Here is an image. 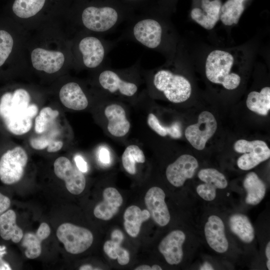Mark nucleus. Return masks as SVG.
Instances as JSON below:
<instances>
[{"label": "nucleus", "mask_w": 270, "mask_h": 270, "mask_svg": "<svg viewBox=\"0 0 270 270\" xmlns=\"http://www.w3.org/2000/svg\"><path fill=\"white\" fill-rule=\"evenodd\" d=\"M186 240L184 233L180 230L170 232L160 242L158 250L170 264H178L184 256L182 246Z\"/></svg>", "instance_id": "dca6fc26"}, {"label": "nucleus", "mask_w": 270, "mask_h": 270, "mask_svg": "<svg viewBox=\"0 0 270 270\" xmlns=\"http://www.w3.org/2000/svg\"><path fill=\"white\" fill-rule=\"evenodd\" d=\"M31 60L32 66L36 70L48 74H53L62 68L65 58L60 52L36 48L32 52Z\"/></svg>", "instance_id": "a211bd4d"}, {"label": "nucleus", "mask_w": 270, "mask_h": 270, "mask_svg": "<svg viewBox=\"0 0 270 270\" xmlns=\"http://www.w3.org/2000/svg\"><path fill=\"white\" fill-rule=\"evenodd\" d=\"M119 40H130L154 50H165L170 48V39L166 26L152 16H144L130 20Z\"/></svg>", "instance_id": "7ed1b4c3"}, {"label": "nucleus", "mask_w": 270, "mask_h": 270, "mask_svg": "<svg viewBox=\"0 0 270 270\" xmlns=\"http://www.w3.org/2000/svg\"><path fill=\"white\" fill-rule=\"evenodd\" d=\"M124 71L121 73L107 68L102 70L98 76L100 86L110 94H119L128 97L134 96L138 90V86L136 82L124 78Z\"/></svg>", "instance_id": "ddd939ff"}, {"label": "nucleus", "mask_w": 270, "mask_h": 270, "mask_svg": "<svg viewBox=\"0 0 270 270\" xmlns=\"http://www.w3.org/2000/svg\"><path fill=\"white\" fill-rule=\"evenodd\" d=\"M13 44L14 40L11 35L5 30H0V66L8 57Z\"/></svg>", "instance_id": "f704fd0d"}, {"label": "nucleus", "mask_w": 270, "mask_h": 270, "mask_svg": "<svg viewBox=\"0 0 270 270\" xmlns=\"http://www.w3.org/2000/svg\"><path fill=\"white\" fill-rule=\"evenodd\" d=\"M103 200L94 208V216L100 220H108L118 212L123 199L119 192L115 188H106L102 193Z\"/></svg>", "instance_id": "aec40b11"}, {"label": "nucleus", "mask_w": 270, "mask_h": 270, "mask_svg": "<svg viewBox=\"0 0 270 270\" xmlns=\"http://www.w3.org/2000/svg\"><path fill=\"white\" fill-rule=\"evenodd\" d=\"M56 236L65 250L72 254L82 253L92 244L94 237L92 232L83 227L71 223H64L56 230Z\"/></svg>", "instance_id": "1a4fd4ad"}, {"label": "nucleus", "mask_w": 270, "mask_h": 270, "mask_svg": "<svg viewBox=\"0 0 270 270\" xmlns=\"http://www.w3.org/2000/svg\"><path fill=\"white\" fill-rule=\"evenodd\" d=\"M165 197L164 191L158 186L150 188L144 196V202L154 222L160 226L167 225L170 220Z\"/></svg>", "instance_id": "2eb2a0df"}, {"label": "nucleus", "mask_w": 270, "mask_h": 270, "mask_svg": "<svg viewBox=\"0 0 270 270\" xmlns=\"http://www.w3.org/2000/svg\"><path fill=\"white\" fill-rule=\"evenodd\" d=\"M266 266L268 270H270V260H268L266 262Z\"/></svg>", "instance_id": "49530a36"}, {"label": "nucleus", "mask_w": 270, "mask_h": 270, "mask_svg": "<svg viewBox=\"0 0 270 270\" xmlns=\"http://www.w3.org/2000/svg\"><path fill=\"white\" fill-rule=\"evenodd\" d=\"M28 143L36 150H46L49 153L60 150L64 146V129L62 115L51 106H42L34 118L29 134Z\"/></svg>", "instance_id": "f03ea898"}, {"label": "nucleus", "mask_w": 270, "mask_h": 270, "mask_svg": "<svg viewBox=\"0 0 270 270\" xmlns=\"http://www.w3.org/2000/svg\"><path fill=\"white\" fill-rule=\"evenodd\" d=\"M266 255L268 260H270V242H268L266 248Z\"/></svg>", "instance_id": "37998d69"}, {"label": "nucleus", "mask_w": 270, "mask_h": 270, "mask_svg": "<svg viewBox=\"0 0 270 270\" xmlns=\"http://www.w3.org/2000/svg\"><path fill=\"white\" fill-rule=\"evenodd\" d=\"M93 269L92 267L89 264H84L79 268V270H90Z\"/></svg>", "instance_id": "c03bdc74"}, {"label": "nucleus", "mask_w": 270, "mask_h": 270, "mask_svg": "<svg viewBox=\"0 0 270 270\" xmlns=\"http://www.w3.org/2000/svg\"><path fill=\"white\" fill-rule=\"evenodd\" d=\"M200 270H213V268L212 264L208 262H205L200 266Z\"/></svg>", "instance_id": "a19ab883"}, {"label": "nucleus", "mask_w": 270, "mask_h": 270, "mask_svg": "<svg viewBox=\"0 0 270 270\" xmlns=\"http://www.w3.org/2000/svg\"><path fill=\"white\" fill-rule=\"evenodd\" d=\"M150 217V214L147 210H141L134 205L128 206L124 214V225L126 232L132 238L136 237L140 233L142 223Z\"/></svg>", "instance_id": "b1692460"}, {"label": "nucleus", "mask_w": 270, "mask_h": 270, "mask_svg": "<svg viewBox=\"0 0 270 270\" xmlns=\"http://www.w3.org/2000/svg\"><path fill=\"white\" fill-rule=\"evenodd\" d=\"M56 176L63 180L68 190L74 195L81 194L85 188L86 180L82 172L66 157L58 158L54 163Z\"/></svg>", "instance_id": "f8f14e48"}, {"label": "nucleus", "mask_w": 270, "mask_h": 270, "mask_svg": "<svg viewBox=\"0 0 270 270\" xmlns=\"http://www.w3.org/2000/svg\"><path fill=\"white\" fill-rule=\"evenodd\" d=\"M16 214L12 210L5 212L0 216V236L6 240L19 242L24 234L22 229L16 223Z\"/></svg>", "instance_id": "a878e982"}, {"label": "nucleus", "mask_w": 270, "mask_h": 270, "mask_svg": "<svg viewBox=\"0 0 270 270\" xmlns=\"http://www.w3.org/2000/svg\"><path fill=\"white\" fill-rule=\"evenodd\" d=\"M135 270H152L151 266L147 264L140 265L134 268Z\"/></svg>", "instance_id": "79ce46f5"}, {"label": "nucleus", "mask_w": 270, "mask_h": 270, "mask_svg": "<svg viewBox=\"0 0 270 270\" xmlns=\"http://www.w3.org/2000/svg\"><path fill=\"white\" fill-rule=\"evenodd\" d=\"M50 234V228L46 222L42 223L36 233L27 232L22 239V245L26 248V256L30 259L38 257L42 252V242Z\"/></svg>", "instance_id": "5701e85b"}, {"label": "nucleus", "mask_w": 270, "mask_h": 270, "mask_svg": "<svg viewBox=\"0 0 270 270\" xmlns=\"http://www.w3.org/2000/svg\"><path fill=\"white\" fill-rule=\"evenodd\" d=\"M100 161L105 164L110 163V158L109 150L105 147L102 146L100 150L98 153Z\"/></svg>", "instance_id": "e433bc0d"}, {"label": "nucleus", "mask_w": 270, "mask_h": 270, "mask_svg": "<svg viewBox=\"0 0 270 270\" xmlns=\"http://www.w3.org/2000/svg\"><path fill=\"white\" fill-rule=\"evenodd\" d=\"M124 239V235L122 232L118 230H114L111 234V240L120 244H121Z\"/></svg>", "instance_id": "ea45409f"}, {"label": "nucleus", "mask_w": 270, "mask_h": 270, "mask_svg": "<svg viewBox=\"0 0 270 270\" xmlns=\"http://www.w3.org/2000/svg\"><path fill=\"white\" fill-rule=\"evenodd\" d=\"M246 0H228L222 5L220 20L226 26L236 24L244 10Z\"/></svg>", "instance_id": "c85d7f7f"}, {"label": "nucleus", "mask_w": 270, "mask_h": 270, "mask_svg": "<svg viewBox=\"0 0 270 270\" xmlns=\"http://www.w3.org/2000/svg\"><path fill=\"white\" fill-rule=\"evenodd\" d=\"M216 128L217 122L214 115L208 111H203L198 116V122L188 126L184 134L194 148L201 150Z\"/></svg>", "instance_id": "9b49d317"}, {"label": "nucleus", "mask_w": 270, "mask_h": 270, "mask_svg": "<svg viewBox=\"0 0 270 270\" xmlns=\"http://www.w3.org/2000/svg\"><path fill=\"white\" fill-rule=\"evenodd\" d=\"M240 58L232 50H215L210 52L205 62L207 78L226 90L236 88L240 83L241 77L234 70L242 62Z\"/></svg>", "instance_id": "20e7f679"}, {"label": "nucleus", "mask_w": 270, "mask_h": 270, "mask_svg": "<svg viewBox=\"0 0 270 270\" xmlns=\"http://www.w3.org/2000/svg\"><path fill=\"white\" fill-rule=\"evenodd\" d=\"M147 124L152 130L162 136H169L172 138L176 139L182 136L181 124L178 122L166 126L160 123L154 114L150 113L148 116Z\"/></svg>", "instance_id": "c756f323"}, {"label": "nucleus", "mask_w": 270, "mask_h": 270, "mask_svg": "<svg viewBox=\"0 0 270 270\" xmlns=\"http://www.w3.org/2000/svg\"><path fill=\"white\" fill-rule=\"evenodd\" d=\"M46 0H15L12 6L14 12L21 18L36 15L42 8Z\"/></svg>", "instance_id": "2f4dec72"}, {"label": "nucleus", "mask_w": 270, "mask_h": 270, "mask_svg": "<svg viewBox=\"0 0 270 270\" xmlns=\"http://www.w3.org/2000/svg\"><path fill=\"white\" fill-rule=\"evenodd\" d=\"M104 250L106 254L111 259L118 260L120 265L127 264L130 260V254L125 248L120 246V244L112 240H108L104 245Z\"/></svg>", "instance_id": "72a5a7b5"}, {"label": "nucleus", "mask_w": 270, "mask_h": 270, "mask_svg": "<svg viewBox=\"0 0 270 270\" xmlns=\"http://www.w3.org/2000/svg\"><path fill=\"white\" fill-rule=\"evenodd\" d=\"M130 0V1H136V0Z\"/></svg>", "instance_id": "de8ad7c7"}, {"label": "nucleus", "mask_w": 270, "mask_h": 270, "mask_svg": "<svg viewBox=\"0 0 270 270\" xmlns=\"http://www.w3.org/2000/svg\"><path fill=\"white\" fill-rule=\"evenodd\" d=\"M196 190L199 196L204 200L212 201L216 198V189L206 183L198 186Z\"/></svg>", "instance_id": "c9c22d12"}, {"label": "nucleus", "mask_w": 270, "mask_h": 270, "mask_svg": "<svg viewBox=\"0 0 270 270\" xmlns=\"http://www.w3.org/2000/svg\"><path fill=\"white\" fill-rule=\"evenodd\" d=\"M200 180L216 189H224L228 186V181L224 174L217 170L206 168L200 170L198 173Z\"/></svg>", "instance_id": "473e14b6"}, {"label": "nucleus", "mask_w": 270, "mask_h": 270, "mask_svg": "<svg viewBox=\"0 0 270 270\" xmlns=\"http://www.w3.org/2000/svg\"><path fill=\"white\" fill-rule=\"evenodd\" d=\"M74 160L78 168L82 172H86L88 170L87 163L80 155H76Z\"/></svg>", "instance_id": "58836bf2"}, {"label": "nucleus", "mask_w": 270, "mask_h": 270, "mask_svg": "<svg viewBox=\"0 0 270 270\" xmlns=\"http://www.w3.org/2000/svg\"><path fill=\"white\" fill-rule=\"evenodd\" d=\"M10 205V198L0 192V216L8 210Z\"/></svg>", "instance_id": "4c0bfd02"}, {"label": "nucleus", "mask_w": 270, "mask_h": 270, "mask_svg": "<svg viewBox=\"0 0 270 270\" xmlns=\"http://www.w3.org/2000/svg\"><path fill=\"white\" fill-rule=\"evenodd\" d=\"M42 107L32 101L30 94L24 88L6 92L0 98V121L10 134L28 136Z\"/></svg>", "instance_id": "f257e3e1"}, {"label": "nucleus", "mask_w": 270, "mask_h": 270, "mask_svg": "<svg viewBox=\"0 0 270 270\" xmlns=\"http://www.w3.org/2000/svg\"><path fill=\"white\" fill-rule=\"evenodd\" d=\"M229 226L232 232L244 242L250 243L254 240V229L246 216L241 214L232 215L229 219Z\"/></svg>", "instance_id": "bb28decb"}, {"label": "nucleus", "mask_w": 270, "mask_h": 270, "mask_svg": "<svg viewBox=\"0 0 270 270\" xmlns=\"http://www.w3.org/2000/svg\"><path fill=\"white\" fill-rule=\"evenodd\" d=\"M116 42L92 36L82 38L78 42V49L84 65L90 68L100 66Z\"/></svg>", "instance_id": "6e6552de"}, {"label": "nucleus", "mask_w": 270, "mask_h": 270, "mask_svg": "<svg viewBox=\"0 0 270 270\" xmlns=\"http://www.w3.org/2000/svg\"><path fill=\"white\" fill-rule=\"evenodd\" d=\"M59 98L62 104L74 110H82L88 104V98L82 87L76 82L64 84L59 92Z\"/></svg>", "instance_id": "412c9836"}, {"label": "nucleus", "mask_w": 270, "mask_h": 270, "mask_svg": "<svg viewBox=\"0 0 270 270\" xmlns=\"http://www.w3.org/2000/svg\"><path fill=\"white\" fill-rule=\"evenodd\" d=\"M24 148L17 146L4 152L0 158V180L10 185L18 182L23 177L28 162Z\"/></svg>", "instance_id": "0eeeda50"}, {"label": "nucleus", "mask_w": 270, "mask_h": 270, "mask_svg": "<svg viewBox=\"0 0 270 270\" xmlns=\"http://www.w3.org/2000/svg\"><path fill=\"white\" fill-rule=\"evenodd\" d=\"M243 186L246 192V202L251 205L258 204L264 198L266 186L264 183L254 172H250L245 176Z\"/></svg>", "instance_id": "393cba45"}, {"label": "nucleus", "mask_w": 270, "mask_h": 270, "mask_svg": "<svg viewBox=\"0 0 270 270\" xmlns=\"http://www.w3.org/2000/svg\"><path fill=\"white\" fill-rule=\"evenodd\" d=\"M104 114L108 120V130L112 136L122 137L127 134L130 124L121 106L116 104H109L105 108Z\"/></svg>", "instance_id": "4be33fe9"}, {"label": "nucleus", "mask_w": 270, "mask_h": 270, "mask_svg": "<svg viewBox=\"0 0 270 270\" xmlns=\"http://www.w3.org/2000/svg\"><path fill=\"white\" fill-rule=\"evenodd\" d=\"M248 108L260 115L266 116L270 110V88H263L258 92L252 91L248 95Z\"/></svg>", "instance_id": "cd10ccee"}, {"label": "nucleus", "mask_w": 270, "mask_h": 270, "mask_svg": "<svg viewBox=\"0 0 270 270\" xmlns=\"http://www.w3.org/2000/svg\"><path fill=\"white\" fill-rule=\"evenodd\" d=\"M234 150L244 154L237 160L238 167L244 170H250L270 157V150L261 140L248 141L241 139L234 144Z\"/></svg>", "instance_id": "9d476101"}, {"label": "nucleus", "mask_w": 270, "mask_h": 270, "mask_svg": "<svg viewBox=\"0 0 270 270\" xmlns=\"http://www.w3.org/2000/svg\"><path fill=\"white\" fill-rule=\"evenodd\" d=\"M152 270H162V268L158 264H154L151 267Z\"/></svg>", "instance_id": "a18cd8bd"}, {"label": "nucleus", "mask_w": 270, "mask_h": 270, "mask_svg": "<svg viewBox=\"0 0 270 270\" xmlns=\"http://www.w3.org/2000/svg\"><path fill=\"white\" fill-rule=\"evenodd\" d=\"M220 0H202L200 7L192 8V18L207 30H212L220 20Z\"/></svg>", "instance_id": "f3484780"}, {"label": "nucleus", "mask_w": 270, "mask_h": 270, "mask_svg": "<svg viewBox=\"0 0 270 270\" xmlns=\"http://www.w3.org/2000/svg\"><path fill=\"white\" fill-rule=\"evenodd\" d=\"M127 18L115 8L107 5L88 6L81 14L82 24L86 29L102 34L114 30Z\"/></svg>", "instance_id": "423d86ee"}, {"label": "nucleus", "mask_w": 270, "mask_h": 270, "mask_svg": "<svg viewBox=\"0 0 270 270\" xmlns=\"http://www.w3.org/2000/svg\"><path fill=\"white\" fill-rule=\"evenodd\" d=\"M204 234L209 246L218 253L226 252L228 244L225 234L224 225L217 216H210L204 226Z\"/></svg>", "instance_id": "6ab92c4d"}, {"label": "nucleus", "mask_w": 270, "mask_h": 270, "mask_svg": "<svg viewBox=\"0 0 270 270\" xmlns=\"http://www.w3.org/2000/svg\"><path fill=\"white\" fill-rule=\"evenodd\" d=\"M152 84L156 90L174 103H180L188 100L192 93V86L184 76L171 70L162 68L152 75Z\"/></svg>", "instance_id": "39448f33"}, {"label": "nucleus", "mask_w": 270, "mask_h": 270, "mask_svg": "<svg viewBox=\"0 0 270 270\" xmlns=\"http://www.w3.org/2000/svg\"><path fill=\"white\" fill-rule=\"evenodd\" d=\"M124 168L128 174L136 173V162L144 163L146 160L143 151L136 145L128 146L124 152L122 157Z\"/></svg>", "instance_id": "7c9ffc66"}, {"label": "nucleus", "mask_w": 270, "mask_h": 270, "mask_svg": "<svg viewBox=\"0 0 270 270\" xmlns=\"http://www.w3.org/2000/svg\"><path fill=\"white\" fill-rule=\"evenodd\" d=\"M198 166L197 160L190 154H182L166 169L168 180L176 187L182 186L187 179L192 178Z\"/></svg>", "instance_id": "4468645a"}]
</instances>
